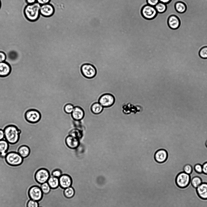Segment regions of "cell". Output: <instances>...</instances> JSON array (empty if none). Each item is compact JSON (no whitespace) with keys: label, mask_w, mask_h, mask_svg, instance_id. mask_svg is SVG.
Instances as JSON below:
<instances>
[{"label":"cell","mask_w":207,"mask_h":207,"mask_svg":"<svg viewBox=\"0 0 207 207\" xmlns=\"http://www.w3.org/2000/svg\"><path fill=\"white\" fill-rule=\"evenodd\" d=\"M143 16L145 19H151L154 18L156 15L157 12L154 6L149 5L144 6L141 10Z\"/></svg>","instance_id":"9c48e42d"},{"label":"cell","mask_w":207,"mask_h":207,"mask_svg":"<svg viewBox=\"0 0 207 207\" xmlns=\"http://www.w3.org/2000/svg\"><path fill=\"white\" fill-rule=\"evenodd\" d=\"M30 152L29 148L25 145H22L19 147L18 150V153L23 158L29 156Z\"/></svg>","instance_id":"7402d4cb"},{"label":"cell","mask_w":207,"mask_h":207,"mask_svg":"<svg viewBox=\"0 0 207 207\" xmlns=\"http://www.w3.org/2000/svg\"><path fill=\"white\" fill-rule=\"evenodd\" d=\"M43 193L40 188L38 186H34L29 189V194L31 199L38 201L42 198Z\"/></svg>","instance_id":"8fae6325"},{"label":"cell","mask_w":207,"mask_h":207,"mask_svg":"<svg viewBox=\"0 0 207 207\" xmlns=\"http://www.w3.org/2000/svg\"><path fill=\"white\" fill-rule=\"evenodd\" d=\"M40 188L42 193L45 194L48 193L51 188L47 182L41 184Z\"/></svg>","instance_id":"f1b7e54d"},{"label":"cell","mask_w":207,"mask_h":207,"mask_svg":"<svg viewBox=\"0 0 207 207\" xmlns=\"http://www.w3.org/2000/svg\"><path fill=\"white\" fill-rule=\"evenodd\" d=\"M168 23L170 28L175 29L179 27L180 25V21L177 16L172 15L168 18Z\"/></svg>","instance_id":"e0dca14e"},{"label":"cell","mask_w":207,"mask_h":207,"mask_svg":"<svg viewBox=\"0 0 207 207\" xmlns=\"http://www.w3.org/2000/svg\"><path fill=\"white\" fill-rule=\"evenodd\" d=\"M157 11L160 13L164 12L166 10L167 7L165 4L159 2L155 6Z\"/></svg>","instance_id":"4316f807"},{"label":"cell","mask_w":207,"mask_h":207,"mask_svg":"<svg viewBox=\"0 0 207 207\" xmlns=\"http://www.w3.org/2000/svg\"><path fill=\"white\" fill-rule=\"evenodd\" d=\"M196 190L198 194L201 198L207 199V183H202L196 188Z\"/></svg>","instance_id":"ac0fdd59"},{"label":"cell","mask_w":207,"mask_h":207,"mask_svg":"<svg viewBox=\"0 0 207 207\" xmlns=\"http://www.w3.org/2000/svg\"><path fill=\"white\" fill-rule=\"evenodd\" d=\"M81 70L83 76L88 78L93 77L97 73L95 67L89 63L83 64L81 66Z\"/></svg>","instance_id":"8992f818"},{"label":"cell","mask_w":207,"mask_h":207,"mask_svg":"<svg viewBox=\"0 0 207 207\" xmlns=\"http://www.w3.org/2000/svg\"><path fill=\"white\" fill-rule=\"evenodd\" d=\"M64 194L67 198L72 197L74 194V191L73 188L71 186L66 188L64 190Z\"/></svg>","instance_id":"83f0119b"},{"label":"cell","mask_w":207,"mask_h":207,"mask_svg":"<svg viewBox=\"0 0 207 207\" xmlns=\"http://www.w3.org/2000/svg\"><path fill=\"white\" fill-rule=\"evenodd\" d=\"M60 186L62 188H66L71 186L72 184V180L68 175H62L59 178Z\"/></svg>","instance_id":"9a60e30c"},{"label":"cell","mask_w":207,"mask_h":207,"mask_svg":"<svg viewBox=\"0 0 207 207\" xmlns=\"http://www.w3.org/2000/svg\"><path fill=\"white\" fill-rule=\"evenodd\" d=\"M28 4H32L36 2V0H25Z\"/></svg>","instance_id":"60d3db41"},{"label":"cell","mask_w":207,"mask_h":207,"mask_svg":"<svg viewBox=\"0 0 207 207\" xmlns=\"http://www.w3.org/2000/svg\"><path fill=\"white\" fill-rule=\"evenodd\" d=\"M6 58L5 54L3 52H0V62H5Z\"/></svg>","instance_id":"8d00e7d4"},{"label":"cell","mask_w":207,"mask_h":207,"mask_svg":"<svg viewBox=\"0 0 207 207\" xmlns=\"http://www.w3.org/2000/svg\"><path fill=\"white\" fill-rule=\"evenodd\" d=\"M10 72V66L7 63L5 62H0V76H7Z\"/></svg>","instance_id":"d6986e66"},{"label":"cell","mask_w":207,"mask_h":207,"mask_svg":"<svg viewBox=\"0 0 207 207\" xmlns=\"http://www.w3.org/2000/svg\"><path fill=\"white\" fill-rule=\"evenodd\" d=\"M190 181V176L184 172L179 173L177 176L176 182L179 187L184 188L187 186Z\"/></svg>","instance_id":"52a82bcc"},{"label":"cell","mask_w":207,"mask_h":207,"mask_svg":"<svg viewBox=\"0 0 207 207\" xmlns=\"http://www.w3.org/2000/svg\"><path fill=\"white\" fill-rule=\"evenodd\" d=\"M50 176L47 182L51 188H57L59 185V178L53 175V171H48Z\"/></svg>","instance_id":"ffe728a7"},{"label":"cell","mask_w":207,"mask_h":207,"mask_svg":"<svg viewBox=\"0 0 207 207\" xmlns=\"http://www.w3.org/2000/svg\"><path fill=\"white\" fill-rule=\"evenodd\" d=\"M5 139V135L3 130L0 129V140Z\"/></svg>","instance_id":"ab89813d"},{"label":"cell","mask_w":207,"mask_h":207,"mask_svg":"<svg viewBox=\"0 0 207 207\" xmlns=\"http://www.w3.org/2000/svg\"><path fill=\"white\" fill-rule=\"evenodd\" d=\"M194 169L197 172L199 173H202V166L200 164L195 165L194 166Z\"/></svg>","instance_id":"836d02e7"},{"label":"cell","mask_w":207,"mask_h":207,"mask_svg":"<svg viewBox=\"0 0 207 207\" xmlns=\"http://www.w3.org/2000/svg\"><path fill=\"white\" fill-rule=\"evenodd\" d=\"M74 106L72 104H68L64 107V112L67 114H71L74 109Z\"/></svg>","instance_id":"f546056e"},{"label":"cell","mask_w":207,"mask_h":207,"mask_svg":"<svg viewBox=\"0 0 207 207\" xmlns=\"http://www.w3.org/2000/svg\"><path fill=\"white\" fill-rule=\"evenodd\" d=\"M115 101L114 97L109 93H105L99 98L98 102L104 107H108L111 106Z\"/></svg>","instance_id":"ba28073f"},{"label":"cell","mask_w":207,"mask_h":207,"mask_svg":"<svg viewBox=\"0 0 207 207\" xmlns=\"http://www.w3.org/2000/svg\"><path fill=\"white\" fill-rule=\"evenodd\" d=\"M41 6V5L37 2L32 4L27 5L24 10V13L26 18L31 21L38 19L40 14Z\"/></svg>","instance_id":"3957f363"},{"label":"cell","mask_w":207,"mask_h":207,"mask_svg":"<svg viewBox=\"0 0 207 207\" xmlns=\"http://www.w3.org/2000/svg\"><path fill=\"white\" fill-rule=\"evenodd\" d=\"M6 162L9 165L16 166L20 165L22 162L23 158L15 152L7 153L5 157Z\"/></svg>","instance_id":"277c9868"},{"label":"cell","mask_w":207,"mask_h":207,"mask_svg":"<svg viewBox=\"0 0 207 207\" xmlns=\"http://www.w3.org/2000/svg\"><path fill=\"white\" fill-rule=\"evenodd\" d=\"M190 176L192 185L194 188H196L202 183V180L200 177L198 176L193 177L192 176Z\"/></svg>","instance_id":"484cf974"},{"label":"cell","mask_w":207,"mask_h":207,"mask_svg":"<svg viewBox=\"0 0 207 207\" xmlns=\"http://www.w3.org/2000/svg\"><path fill=\"white\" fill-rule=\"evenodd\" d=\"M27 206V207H39V205L37 201L30 199L28 202Z\"/></svg>","instance_id":"1f68e13d"},{"label":"cell","mask_w":207,"mask_h":207,"mask_svg":"<svg viewBox=\"0 0 207 207\" xmlns=\"http://www.w3.org/2000/svg\"><path fill=\"white\" fill-rule=\"evenodd\" d=\"M148 5L151 6H155L159 2V0H147Z\"/></svg>","instance_id":"d590c367"},{"label":"cell","mask_w":207,"mask_h":207,"mask_svg":"<svg viewBox=\"0 0 207 207\" xmlns=\"http://www.w3.org/2000/svg\"><path fill=\"white\" fill-rule=\"evenodd\" d=\"M64 189L59 187L51 188L47 194L43 193L42 199L37 201L39 207H78L75 197H66Z\"/></svg>","instance_id":"6da1fadb"},{"label":"cell","mask_w":207,"mask_h":207,"mask_svg":"<svg viewBox=\"0 0 207 207\" xmlns=\"http://www.w3.org/2000/svg\"><path fill=\"white\" fill-rule=\"evenodd\" d=\"M54 12L53 6L50 3L41 5L40 13L42 16L45 17H50L53 15Z\"/></svg>","instance_id":"7c38bea8"},{"label":"cell","mask_w":207,"mask_h":207,"mask_svg":"<svg viewBox=\"0 0 207 207\" xmlns=\"http://www.w3.org/2000/svg\"><path fill=\"white\" fill-rule=\"evenodd\" d=\"M175 8L177 12L179 13L184 12L186 10V6L183 2H178L175 4Z\"/></svg>","instance_id":"cb8c5ba5"},{"label":"cell","mask_w":207,"mask_h":207,"mask_svg":"<svg viewBox=\"0 0 207 207\" xmlns=\"http://www.w3.org/2000/svg\"><path fill=\"white\" fill-rule=\"evenodd\" d=\"M5 139L9 143H16L19 138L21 131L15 125L10 124L5 126L3 129Z\"/></svg>","instance_id":"7a4b0ae2"},{"label":"cell","mask_w":207,"mask_h":207,"mask_svg":"<svg viewBox=\"0 0 207 207\" xmlns=\"http://www.w3.org/2000/svg\"><path fill=\"white\" fill-rule=\"evenodd\" d=\"M167 156L166 151L165 150L161 149L156 151L154 155V158L157 162L162 163L166 160Z\"/></svg>","instance_id":"2e32d148"},{"label":"cell","mask_w":207,"mask_h":207,"mask_svg":"<svg viewBox=\"0 0 207 207\" xmlns=\"http://www.w3.org/2000/svg\"><path fill=\"white\" fill-rule=\"evenodd\" d=\"M66 144L70 148L77 149L80 145V140L70 135L67 136L65 138Z\"/></svg>","instance_id":"4fadbf2b"},{"label":"cell","mask_w":207,"mask_h":207,"mask_svg":"<svg viewBox=\"0 0 207 207\" xmlns=\"http://www.w3.org/2000/svg\"><path fill=\"white\" fill-rule=\"evenodd\" d=\"M1 1L0 0V8L1 7Z\"/></svg>","instance_id":"ee69618b"},{"label":"cell","mask_w":207,"mask_h":207,"mask_svg":"<svg viewBox=\"0 0 207 207\" xmlns=\"http://www.w3.org/2000/svg\"><path fill=\"white\" fill-rule=\"evenodd\" d=\"M69 135L78 138L80 140L83 137V133L82 131L77 129H72L69 133Z\"/></svg>","instance_id":"d4e9b609"},{"label":"cell","mask_w":207,"mask_h":207,"mask_svg":"<svg viewBox=\"0 0 207 207\" xmlns=\"http://www.w3.org/2000/svg\"><path fill=\"white\" fill-rule=\"evenodd\" d=\"M25 120L29 122L36 123L39 121L41 114L38 110L35 109H29L26 111L24 114Z\"/></svg>","instance_id":"5b68a950"},{"label":"cell","mask_w":207,"mask_h":207,"mask_svg":"<svg viewBox=\"0 0 207 207\" xmlns=\"http://www.w3.org/2000/svg\"><path fill=\"white\" fill-rule=\"evenodd\" d=\"M159 2L164 4H167L169 3L171 0H159Z\"/></svg>","instance_id":"b9f144b4"},{"label":"cell","mask_w":207,"mask_h":207,"mask_svg":"<svg viewBox=\"0 0 207 207\" xmlns=\"http://www.w3.org/2000/svg\"><path fill=\"white\" fill-rule=\"evenodd\" d=\"M199 54L201 58L207 59V46H204L200 50Z\"/></svg>","instance_id":"4dcf8cb0"},{"label":"cell","mask_w":207,"mask_h":207,"mask_svg":"<svg viewBox=\"0 0 207 207\" xmlns=\"http://www.w3.org/2000/svg\"><path fill=\"white\" fill-rule=\"evenodd\" d=\"M51 0H36V2L39 3L40 5H43L49 3L50 2Z\"/></svg>","instance_id":"74e56055"},{"label":"cell","mask_w":207,"mask_h":207,"mask_svg":"<svg viewBox=\"0 0 207 207\" xmlns=\"http://www.w3.org/2000/svg\"><path fill=\"white\" fill-rule=\"evenodd\" d=\"M52 174L53 176L59 178L61 175L62 172L60 170L56 169L53 171Z\"/></svg>","instance_id":"e575fe53"},{"label":"cell","mask_w":207,"mask_h":207,"mask_svg":"<svg viewBox=\"0 0 207 207\" xmlns=\"http://www.w3.org/2000/svg\"><path fill=\"white\" fill-rule=\"evenodd\" d=\"M183 170L185 172L189 175L192 171V168L190 165H186L184 166Z\"/></svg>","instance_id":"d6a6232c"},{"label":"cell","mask_w":207,"mask_h":207,"mask_svg":"<svg viewBox=\"0 0 207 207\" xmlns=\"http://www.w3.org/2000/svg\"><path fill=\"white\" fill-rule=\"evenodd\" d=\"M71 116L72 118L76 121H80L83 120L85 116V112L79 106L74 107Z\"/></svg>","instance_id":"5bb4252c"},{"label":"cell","mask_w":207,"mask_h":207,"mask_svg":"<svg viewBox=\"0 0 207 207\" xmlns=\"http://www.w3.org/2000/svg\"><path fill=\"white\" fill-rule=\"evenodd\" d=\"M49 176L48 171L45 168H41L38 170L35 175L37 182L41 184L47 182Z\"/></svg>","instance_id":"30bf717a"},{"label":"cell","mask_w":207,"mask_h":207,"mask_svg":"<svg viewBox=\"0 0 207 207\" xmlns=\"http://www.w3.org/2000/svg\"><path fill=\"white\" fill-rule=\"evenodd\" d=\"M206 147H207V141H206Z\"/></svg>","instance_id":"7bdbcfd3"},{"label":"cell","mask_w":207,"mask_h":207,"mask_svg":"<svg viewBox=\"0 0 207 207\" xmlns=\"http://www.w3.org/2000/svg\"><path fill=\"white\" fill-rule=\"evenodd\" d=\"M103 108L104 107L99 102H96L92 104L90 109L93 114H97L102 112Z\"/></svg>","instance_id":"603a6c76"},{"label":"cell","mask_w":207,"mask_h":207,"mask_svg":"<svg viewBox=\"0 0 207 207\" xmlns=\"http://www.w3.org/2000/svg\"><path fill=\"white\" fill-rule=\"evenodd\" d=\"M202 172L207 175V162L204 163L202 165Z\"/></svg>","instance_id":"f35d334b"},{"label":"cell","mask_w":207,"mask_h":207,"mask_svg":"<svg viewBox=\"0 0 207 207\" xmlns=\"http://www.w3.org/2000/svg\"><path fill=\"white\" fill-rule=\"evenodd\" d=\"M9 147L8 143L5 139L0 140V155L5 157Z\"/></svg>","instance_id":"44dd1931"}]
</instances>
